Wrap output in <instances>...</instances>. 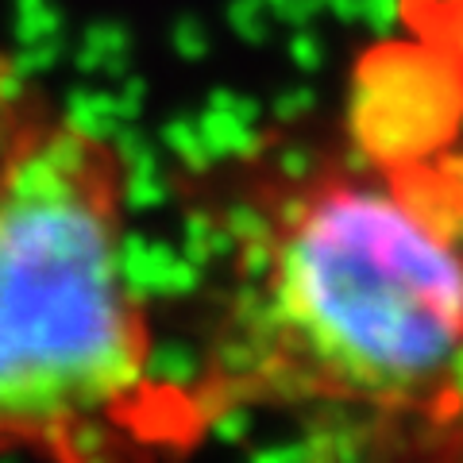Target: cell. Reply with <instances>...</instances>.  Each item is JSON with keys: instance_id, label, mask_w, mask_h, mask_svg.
I'll return each instance as SVG.
<instances>
[{"instance_id": "obj_1", "label": "cell", "mask_w": 463, "mask_h": 463, "mask_svg": "<svg viewBox=\"0 0 463 463\" xmlns=\"http://www.w3.org/2000/svg\"><path fill=\"white\" fill-rule=\"evenodd\" d=\"M209 429L463 459V0H425L340 109L182 185Z\"/></svg>"}, {"instance_id": "obj_2", "label": "cell", "mask_w": 463, "mask_h": 463, "mask_svg": "<svg viewBox=\"0 0 463 463\" xmlns=\"http://www.w3.org/2000/svg\"><path fill=\"white\" fill-rule=\"evenodd\" d=\"M213 429L163 359L132 251V158L35 90H0V456H182Z\"/></svg>"}]
</instances>
